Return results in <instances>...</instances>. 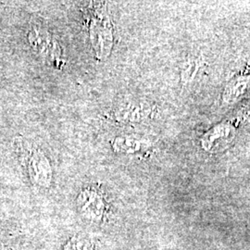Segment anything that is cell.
I'll return each mask as SVG.
<instances>
[{"label": "cell", "mask_w": 250, "mask_h": 250, "mask_svg": "<svg viewBox=\"0 0 250 250\" xmlns=\"http://www.w3.org/2000/svg\"><path fill=\"white\" fill-rule=\"evenodd\" d=\"M23 152L27 170L33 183L42 188H48L51 181V168L45 156L36 148L24 146L21 149Z\"/></svg>", "instance_id": "cell-1"}, {"label": "cell", "mask_w": 250, "mask_h": 250, "mask_svg": "<svg viewBox=\"0 0 250 250\" xmlns=\"http://www.w3.org/2000/svg\"><path fill=\"white\" fill-rule=\"evenodd\" d=\"M64 250H93V246L89 240L75 236L64 246Z\"/></svg>", "instance_id": "cell-3"}, {"label": "cell", "mask_w": 250, "mask_h": 250, "mask_svg": "<svg viewBox=\"0 0 250 250\" xmlns=\"http://www.w3.org/2000/svg\"><path fill=\"white\" fill-rule=\"evenodd\" d=\"M78 206L81 213L91 222H99L104 211V202L102 197L95 191L86 190L79 197Z\"/></svg>", "instance_id": "cell-2"}, {"label": "cell", "mask_w": 250, "mask_h": 250, "mask_svg": "<svg viewBox=\"0 0 250 250\" xmlns=\"http://www.w3.org/2000/svg\"><path fill=\"white\" fill-rule=\"evenodd\" d=\"M0 250H2V247H1V245H0Z\"/></svg>", "instance_id": "cell-4"}]
</instances>
